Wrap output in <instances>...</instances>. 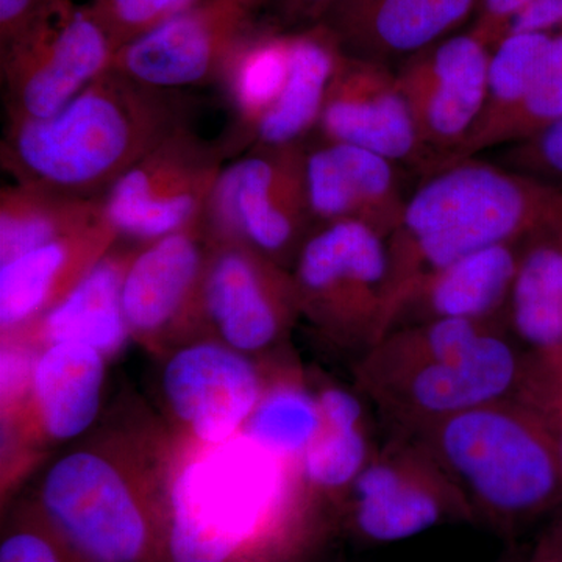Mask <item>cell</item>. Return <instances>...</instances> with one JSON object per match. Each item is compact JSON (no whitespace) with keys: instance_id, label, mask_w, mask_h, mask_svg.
<instances>
[{"instance_id":"5","label":"cell","mask_w":562,"mask_h":562,"mask_svg":"<svg viewBox=\"0 0 562 562\" xmlns=\"http://www.w3.org/2000/svg\"><path fill=\"white\" fill-rule=\"evenodd\" d=\"M468 502L475 524L512 536L562 502V464L538 417L513 397L413 436Z\"/></svg>"},{"instance_id":"14","label":"cell","mask_w":562,"mask_h":562,"mask_svg":"<svg viewBox=\"0 0 562 562\" xmlns=\"http://www.w3.org/2000/svg\"><path fill=\"white\" fill-rule=\"evenodd\" d=\"M262 10L266 0H202L117 52L113 68L161 90L214 87Z\"/></svg>"},{"instance_id":"29","label":"cell","mask_w":562,"mask_h":562,"mask_svg":"<svg viewBox=\"0 0 562 562\" xmlns=\"http://www.w3.org/2000/svg\"><path fill=\"white\" fill-rule=\"evenodd\" d=\"M550 40L552 35L542 33H512L492 49L482 116L446 166L475 158L480 151L491 149L495 133L527 99Z\"/></svg>"},{"instance_id":"31","label":"cell","mask_w":562,"mask_h":562,"mask_svg":"<svg viewBox=\"0 0 562 562\" xmlns=\"http://www.w3.org/2000/svg\"><path fill=\"white\" fill-rule=\"evenodd\" d=\"M562 117V32L554 33L519 110L495 133L492 147L512 146Z\"/></svg>"},{"instance_id":"25","label":"cell","mask_w":562,"mask_h":562,"mask_svg":"<svg viewBox=\"0 0 562 562\" xmlns=\"http://www.w3.org/2000/svg\"><path fill=\"white\" fill-rule=\"evenodd\" d=\"M342 57L341 44L321 22L292 29L286 83L279 101L251 133L249 149L308 140L317 131L325 99Z\"/></svg>"},{"instance_id":"39","label":"cell","mask_w":562,"mask_h":562,"mask_svg":"<svg viewBox=\"0 0 562 562\" xmlns=\"http://www.w3.org/2000/svg\"><path fill=\"white\" fill-rule=\"evenodd\" d=\"M0 562H60L54 547L35 532H16L0 547Z\"/></svg>"},{"instance_id":"1","label":"cell","mask_w":562,"mask_h":562,"mask_svg":"<svg viewBox=\"0 0 562 562\" xmlns=\"http://www.w3.org/2000/svg\"><path fill=\"white\" fill-rule=\"evenodd\" d=\"M192 99L111 68L54 116L7 124L3 171L14 183L102 199L144 155L192 124Z\"/></svg>"},{"instance_id":"20","label":"cell","mask_w":562,"mask_h":562,"mask_svg":"<svg viewBox=\"0 0 562 562\" xmlns=\"http://www.w3.org/2000/svg\"><path fill=\"white\" fill-rule=\"evenodd\" d=\"M520 241L473 251L422 277L395 305L386 333L436 321L484 322L508 328Z\"/></svg>"},{"instance_id":"21","label":"cell","mask_w":562,"mask_h":562,"mask_svg":"<svg viewBox=\"0 0 562 562\" xmlns=\"http://www.w3.org/2000/svg\"><path fill=\"white\" fill-rule=\"evenodd\" d=\"M117 241L120 236L103 217L91 227L0 265L2 336L31 328L63 301Z\"/></svg>"},{"instance_id":"2","label":"cell","mask_w":562,"mask_h":562,"mask_svg":"<svg viewBox=\"0 0 562 562\" xmlns=\"http://www.w3.org/2000/svg\"><path fill=\"white\" fill-rule=\"evenodd\" d=\"M525 353L503 325L425 322L386 333L355 362V379L387 435L413 438L454 414L513 397Z\"/></svg>"},{"instance_id":"4","label":"cell","mask_w":562,"mask_h":562,"mask_svg":"<svg viewBox=\"0 0 562 562\" xmlns=\"http://www.w3.org/2000/svg\"><path fill=\"white\" fill-rule=\"evenodd\" d=\"M166 479L172 562H231L291 505L314 497L301 465L244 431L221 443L188 441Z\"/></svg>"},{"instance_id":"16","label":"cell","mask_w":562,"mask_h":562,"mask_svg":"<svg viewBox=\"0 0 562 562\" xmlns=\"http://www.w3.org/2000/svg\"><path fill=\"white\" fill-rule=\"evenodd\" d=\"M316 133L408 166L424 179L428 176L412 109L391 65L344 54Z\"/></svg>"},{"instance_id":"10","label":"cell","mask_w":562,"mask_h":562,"mask_svg":"<svg viewBox=\"0 0 562 562\" xmlns=\"http://www.w3.org/2000/svg\"><path fill=\"white\" fill-rule=\"evenodd\" d=\"M362 542L406 541L443 524H475L468 502L416 438L387 435L342 503Z\"/></svg>"},{"instance_id":"23","label":"cell","mask_w":562,"mask_h":562,"mask_svg":"<svg viewBox=\"0 0 562 562\" xmlns=\"http://www.w3.org/2000/svg\"><path fill=\"white\" fill-rule=\"evenodd\" d=\"M106 360L87 344L41 347L25 408L44 439L66 442L91 428L101 409Z\"/></svg>"},{"instance_id":"15","label":"cell","mask_w":562,"mask_h":562,"mask_svg":"<svg viewBox=\"0 0 562 562\" xmlns=\"http://www.w3.org/2000/svg\"><path fill=\"white\" fill-rule=\"evenodd\" d=\"M266 382L249 355L213 338L173 351L161 375L169 412L199 443H221L241 432Z\"/></svg>"},{"instance_id":"22","label":"cell","mask_w":562,"mask_h":562,"mask_svg":"<svg viewBox=\"0 0 562 562\" xmlns=\"http://www.w3.org/2000/svg\"><path fill=\"white\" fill-rule=\"evenodd\" d=\"M136 247L120 239L63 301L18 335L41 347L77 342L94 347L106 358L120 353L132 338L122 310V283Z\"/></svg>"},{"instance_id":"9","label":"cell","mask_w":562,"mask_h":562,"mask_svg":"<svg viewBox=\"0 0 562 562\" xmlns=\"http://www.w3.org/2000/svg\"><path fill=\"white\" fill-rule=\"evenodd\" d=\"M222 139L187 125L144 155L102 198L103 216L122 241L146 244L201 222L227 165Z\"/></svg>"},{"instance_id":"19","label":"cell","mask_w":562,"mask_h":562,"mask_svg":"<svg viewBox=\"0 0 562 562\" xmlns=\"http://www.w3.org/2000/svg\"><path fill=\"white\" fill-rule=\"evenodd\" d=\"M480 0H336L324 24L344 54L391 65L438 43L471 16Z\"/></svg>"},{"instance_id":"42","label":"cell","mask_w":562,"mask_h":562,"mask_svg":"<svg viewBox=\"0 0 562 562\" xmlns=\"http://www.w3.org/2000/svg\"><path fill=\"white\" fill-rule=\"evenodd\" d=\"M508 562H514V561L509 560Z\"/></svg>"},{"instance_id":"38","label":"cell","mask_w":562,"mask_h":562,"mask_svg":"<svg viewBox=\"0 0 562 562\" xmlns=\"http://www.w3.org/2000/svg\"><path fill=\"white\" fill-rule=\"evenodd\" d=\"M560 32H562V0H532L513 22L509 35L512 33L554 35Z\"/></svg>"},{"instance_id":"3","label":"cell","mask_w":562,"mask_h":562,"mask_svg":"<svg viewBox=\"0 0 562 562\" xmlns=\"http://www.w3.org/2000/svg\"><path fill=\"white\" fill-rule=\"evenodd\" d=\"M558 222L562 190L506 166L469 158L425 177L387 239L386 331L395 305L422 277Z\"/></svg>"},{"instance_id":"13","label":"cell","mask_w":562,"mask_h":562,"mask_svg":"<svg viewBox=\"0 0 562 562\" xmlns=\"http://www.w3.org/2000/svg\"><path fill=\"white\" fill-rule=\"evenodd\" d=\"M299 317L291 271L250 247L211 243L202 321L214 338L250 357L283 342Z\"/></svg>"},{"instance_id":"34","label":"cell","mask_w":562,"mask_h":562,"mask_svg":"<svg viewBox=\"0 0 562 562\" xmlns=\"http://www.w3.org/2000/svg\"><path fill=\"white\" fill-rule=\"evenodd\" d=\"M502 165L562 190V117L531 138L512 144Z\"/></svg>"},{"instance_id":"18","label":"cell","mask_w":562,"mask_h":562,"mask_svg":"<svg viewBox=\"0 0 562 562\" xmlns=\"http://www.w3.org/2000/svg\"><path fill=\"white\" fill-rule=\"evenodd\" d=\"M398 165L349 144H305V176L314 224L360 222L384 239L401 224L409 195Z\"/></svg>"},{"instance_id":"12","label":"cell","mask_w":562,"mask_h":562,"mask_svg":"<svg viewBox=\"0 0 562 562\" xmlns=\"http://www.w3.org/2000/svg\"><path fill=\"white\" fill-rule=\"evenodd\" d=\"M491 52L471 33L447 36L395 69L427 155L428 176L452 160L479 124Z\"/></svg>"},{"instance_id":"27","label":"cell","mask_w":562,"mask_h":562,"mask_svg":"<svg viewBox=\"0 0 562 562\" xmlns=\"http://www.w3.org/2000/svg\"><path fill=\"white\" fill-rule=\"evenodd\" d=\"M506 322L525 350L562 347V222L520 241Z\"/></svg>"},{"instance_id":"32","label":"cell","mask_w":562,"mask_h":562,"mask_svg":"<svg viewBox=\"0 0 562 562\" xmlns=\"http://www.w3.org/2000/svg\"><path fill=\"white\" fill-rule=\"evenodd\" d=\"M513 398L538 417L562 464V347L527 350Z\"/></svg>"},{"instance_id":"24","label":"cell","mask_w":562,"mask_h":562,"mask_svg":"<svg viewBox=\"0 0 562 562\" xmlns=\"http://www.w3.org/2000/svg\"><path fill=\"white\" fill-rule=\"evenodd\" d=\"M292 29L258 25L233 50L216 85L232 114L222 143L228 157L249 149L251 133L272 110L283 91L291 68Z\"/></svg>"},{"instance_id":"35","label":"cell","mask_w":562,"mask_h":562,"mask_svg":"<svg viewBox=\"0 0 562 562\" xmlns=\"http://www.w3.org/2000/svg\"><path fill=\"white\" fill-rule=\"evenodd\" d=\"M532 0H480L469 33L494 49L512 31L513 22Z\"/></svg>"},{"instance_id":"7","label":"cell","mask_w":562,"mask_h":562,"mask_svg":"<svg viewBox=\"0 0 562 562\" xmlns=\"http://www.w3.org/2000/svg\"><path fill=\"white\" fill-rule=\"evenodd\" d=\"M305 144L251 147L224 166L201 220L211 243L250 247L292 271L316 227Z\"/></svg>"},{"instance_id":"36","label":"cell","mask_w":562,"mask_h":562,"mask_svg":"<svg viewBox=\"0 0 562 562\" xmlns=\"http://www.w3.org/2000/svg\"><path fill=\"white\" fill-rule=\"evenodd\" d=\"M63 0H0V49L24 35Z\"/></svg>"},{"instance_id":"40","label":"cell","mask_w":562,"mask_h":562,"mask_svg":"<svg viewBox=\"0 0 562 562\" xmlns=\"http://www.w3.org/2000/svg\"><path fill=\"white\" fill-rule=\"evenodd\" d=\"M536 549L541 550L552 560L562 562V520L549 536L542 539V542Z\"/></svg>"},{"instance_id":"30","label":"cell","mask_w":562,"mask_h":562,"mask_svg":"<svg viewBox=\"0 0 562 562\" xmlns=\"http://www.w3.org/2000/svg\"><path fill=\"white\" fill-rule=\"evenodd\" d=\"M316 390L297 369L280 368L266 382L243 431L258 446L283 460L301 465L303 453L321 428Z\"/></svg>"},{"instance_id":"26","label":"cell","mask_w":562,"mask_h":562,"mask_svg":"<svg viewBox=\"0 0 562 562\" xmlns=\"http://www.w3.org/2000/svg\"><path fill=\"white\" fill-rule=\"evenodd\" d=\"M316 392L321 428L303 453L301 475L314 497L342 505L379 443L372 439L364 395L338 384H324Z\"/></svg>"},{"instance_id":"28","label":"cell","mask_w":562,"mask_h":562,"mask_svg":"<svg viewBox=\"0 0 562 562\" xmlns=\"http://www.w3.org/2000/svg\"><path fill=\"white\" fill-rule=\"evenodd\" d=\"M102 199L7 184L0 190V265L103 220Z\"/></svg>"},{"instance_id":"6","label":"cell","mask_w":562,"mask_h":562,"mask_svg":"<svg viewBox=\"0 0 562 562\" xmlns=\"http://www.w3.org/2000/svg\"><path fill=\"white\" fill-rule=\"evenodd\" d=\"M301 316L362 357L386 331L390 257L380 233L342 221L314 227L292 268Z\"/></svg>"},{"instance_id":"33","label":"cell","mask_w":562,"mask_h":562,"mask_svg":"<svg viewBox=\"0 0 562 562\" xmlns=\"http://www.w3.org/2000/svg\"><path fill=\"white\" fill-rule=\"evenodd\" d=\"M202 0H90L92 16L120 52Z\"/></svg>"},{"instance_id":"41","label":"cell","mask_w":562,"mask_h":562,"mask_svg":"<svg viewBox=\"0 0 562 562\" xmlns=\"http://www.w3.org/2000/svg\"><path fill=\"white\" fill-rule=\"evenodd\" d=\"M514 562H557L552 560V558L547 557L546 553H542L541 550L536 549L535 552H532L531 557L528 558V560L525 561H514Z\"/></svg>"},{"instance_id":"8","label":"cell","mask_w":562,"mask_h":562,"mask_svg":"<svg viewBox=\"0 0 562 562\" xmlns=\"http://www.w3.org/2000/svg\"><path fill=\"white\" fill-rule=\"evenodd\" d=\"M116 54L87 3L63 0L0 49L7 124L54 116L113 68Z\"/></svg>"},{"instance_id":"17","label":"cell","mask_w":562,"mask_h":562,"mask_svg":"<svg viewBox=\"0 0 562 562\" xmlns=\"http://www.w3.org/2000/svg\"><path fill=\"white\" fill-rule=\"evenodd\" d=\"M211 243L202 222L138 244L122 283L132 338L160 341L203 325L202 284Z\"/></svg>"},{"instance_id":"11","label":"cell","mask_w":562,"mask_h":562,"mask_svg":"<svg viewBox=\"0 0 562 562\" xmlns=\"http://www.w3.org/2000/svg\"><path fill=\"white\" fill-rule=\"evenodd\" d=\"M132 469L106 450L81 449L44 473L41 502L81 553L95 562H135L147 522Z\"/></svg>"},{"instance_id":"37","label":"cell","mask_w":562,"mask_h":562,"mask_svg":"<svg viewBox=\"0 0 562 562\" xmlns=\"http://www.w3.org/2000/svg\"><path fill=\"white\" fill-rule=\"evenodd\" d=\"M336 0H266V10L281 27L302 29L319 24Z\"/></svg>"}]
</instances>
